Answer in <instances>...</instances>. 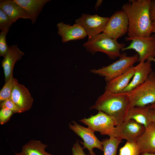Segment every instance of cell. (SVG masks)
I'll return each instance as SVG.
<instances>
[{
  "label": "cell",
  "mask_w": 155,
  "mask_h": 155,
  "mask_svg": "<svg viewBox=\"0 0 155 155\" xmlns=\"http://www.w3.org/2000/svg\"><path fill=\"white\" fill-rule=\"evenodd\" d=\"M148 106L150 109H155V102L148 105Z\"/></svg>",
  "instance_id": "obj_34"
},
{
  "label": "cell",
  "mask_w": 155,
  "mask_h": 155,
  "mask_svg": "<svg viewBox=\"0 0 155 155\" xmlns=\"http://www.w3.org/2000/svg\"><path fill=\"white\" fill-rule=\"evenodd\" d=\"M79 121L94 131L99 132L101 135L115 137V122L113 118L103 112L98 111L95 115H91L88 118H85Z\"/></svg>",
  "instance_id": "obj_6"
},
{
  "label": "cell",
  "mask_w": 155,
  "mask_h": 155,
  "mask_svg": "<svg viewBox=\"0 0 155 155\" xmlns=\"http://www.w3.org/2000/svg\"><path fill=\"white\" fill-rule=\"evenodd\" d=\"M138 54L128 56L126 53H123L121 54L119 59L115 62L98 69H92L90 71L104 77L107 83L133 66L135 63L138 61Z\"/></svg>",
  "instance_id": "obj_5"
},
{
  "label": "cell",
  "mask_w": 155,
  "mask_h": 155,
  "mask_svg": "<svg viewBox=\"0 0 155 155\" xmlns=\"http://www.w3.org/2000/svg\"><path fill=\"white\" fill-rule=\"evenodd\" d=\"M24 54L18 48L17 44L9 46V51L1 62L5 82L13 75V68L16 63L21 59Z\"/></svg>",
  "instance_id": "obj_14"
},
{
  "label": "cell",
  "mask_w": 155,
  "mask_h": 155,
  "mask_svg": "<svg viewBox=\"0 0 155 155\" xmlns=\"http://www.w3.org/2000/svg\"><path fill=\"white\" fill-rule=\"evenodd\" d=\"M133 106L127 92L115 93L105 90L90 109H95L106 114L113 119L117 126L126 120Z\"/></svg>",
  "instance_id": "obj_2"
},
{
  "label": "cell",
  "mask_w": 155,
  "mask_h": 155,
  "mask_svg": "<svg viewBox=\"0 0 155 155\" xmlns=\"http://www.w3.org/2000/svg\"><path fill=\"white\" fill-rule=\"evenodd\" d=\"M135 72L132 80L122 92H128L143 83L152 71L151 62H140L134 67Z\"/></svg>",
  "instance_id": "obj_15"
},
{
  "label": "cell",
  "mask_w": 155,
  "mask_h": 155,
  "mask_svg": "<svg viewBox=\"0 0 155 155\" xmlns=\"http://www.w3.org/2000/svg\"><path fill=\"white\" fill-rule=\"evenodd\" d=\"M72 151V155H91L86 154L78 140L73 144Z\"/></svg>",
  "instance_id": "obj_29"
},
{
  "label": "cell",
  "mask_w": 155,
  "mask_h": 155,
  "mask_svg": "<svg viewBox=\"0 0 155 155\" xmlns=\"http://www.w3.org/2000/svg\"><path fill=\"white\" fill-rule=\"evenodd\" d=\"M147 60L151 62L152 61H154L155 63V58L153 56L150 57L147 59Z\"/></svg>",
  "instance_id": "obj_35"
},
{
  "label": "cell",
  "mask_w": 155,
  "mask_h": 155,
  "mask_svg": "<svg viewBox=\"0 0 155 155\" xmlns=\"http://www.w3.org/2000/svg\"><path fill=\"white\" fill-rule=\"evenodd\" d=\"M20 6L30 17L32 24L36 19L45 5L50 0H14Z\"/></svg>",
  "instance_id": "obj_19"
},
{
  "label": "cell",
  "mask_w": 155,
  "mask_h": 155,
  "mask_svg": "<svg viewBox=\"0 0 155 155\" xmlns=\"http://www.w3.org/2000/svg\"><path fill=\"white\" fill-rule=\"evenodd\" d=\"M140 155H155V153L142 152L140 154Z\"/></svg>",
  "instance_id": "obj_36"
},
{
  "label": "cell",
  "mask_w": 155,
  "mask_h": 155,
  "mask_svg": "<svg viewBox=\"0 0 155 155\" xmlns=\"http://www.w3.org/2000/svg\"><path fill=\"white\" fill-rule=\"evenodd\" d=\"M129 45L123 48L121 51L129 50H135L139 55L138 61L145 62L150 57H154L155 51V34L150 36L132 39Z\"/></svg>",
  "instance_id": "obj_9"
},
{
  "label": "cell",
  "mask_w": 155,
  "mask_h": 155,
  "mask_svg": "<svg viewBox=\"0 0 155 155\" xmlns=\"http://www.w3.org/2000/svg\"><path fill=\"white\" fill-rule=\"evenodd\" d=\"M13 23L4 12L0 9V30L8 33Z\"/></svg>",
  "instance_id": "obj_25"
},
{
  "label": "cell",
  "mask_w": 155,
  "mask_h": 155,
  "mask_svg": "<svg viewBox=\"0 0 155 155\" xmlns=\"http://www.w3.org/2000/svg\"><path fill=\"white\" fill-rule=\"evenodd\" d=\"M141 153H155V123L152 122L137 141Z\"/></svg>",
  "instance_id": "obj_17"
},
{
  "label": "cell",
  "mask_w": 155,
  "mask_h": 155,
  "mask_svg": "<svg viewBox=\"0 0 155 155\" xmlns=\"http://www.w3.org/2000/svg\"><path fill=\"white\" fill-rule=\"evenodd\" d=\"M141 151L137 142H127L119 149V155H140Z\"/></svg>",
  "instance_id": "obj_24"
},
{
  "label": "cell",
  "mask_w": 155,
  "mask_h": 155,
  "mask_svg": "<svg viewBox=\"0 0 155 155\" xmlns=\"http://www.w3.org/2000/svg\"><path fill=\"white\" fill-rule=\"evenodd\" d=\"M152 33H155V21L152 22ZM154 57H155V51H154Z\"/></svg>",
  "instance_id": "obj_33"
},
{
  "label": "cell",
  "mask_w": 155,
  "mask_h": 155,
  "mask_svg": "<svg viewBox=\"0 0 155 155\" xmlns=\"http://www.w3.org/2000/svg\"><path fill=\"white\" fill-rule=\"evenodd\" d=\"M150 112L152 122L155 123V109H150Z\"/></svg>",
  "instance_id": "obj_31"
},
{
  "label": "cell",
  "mask_w": 155,
  "mask_h": 155,
  "mask_svg": "<svg viewBox=\"0 0 155 155\" xmlns=\"http://www.w3.org/2000/svg\"><path fill=\"white\" fill-rule=\"evenodd\" d=\"M129 1L122 7L128 20V37L125 38L126 40L150 36L152 29L149 12L151 0Z\"/></svg>",
  "instance_id": "obj_1"
},
{
  "label": "cell",
  "mask_w": 155,
  "mask_h": 155,
  "mask_svg": "<svg viewBox=\"0 0 155 155\" xmlns=\"http://www.w3.org/2000/svg\"><path fill=\"white\" fill-rule=\"evenodd\" d=\"M134 67L133 65L132 66L123 73L107 82L105 90L115 93L122 92L128 86L133 76Z\"/></svg>",
  "instance_id": "obj_16"
},
{
  "label": "cell",
  "mask_w": 155,
  "mask_h": 155,
  "mask_svg": "<svg viewBox=\"0 0 155 155\" xmlns=\"http://www.w3.org/2000/svg\"><path fill=\"white\" fill-rule=\"evenodd\" d=\"M145 129L144 125L130 119L115 126V137L121 140L125 139L131 142H136Z\"/></svg>",
  "instance_id": "obj_11"
},
{
  "label": "cell",
  "mask_w": 155,
  "mask_h": 155,
  "mask_svg": "<svg viewBox=\"0 0 155 155\" xmlns=\"http://www.w3.org/2000/svg\"><path fill=\"white\" fill-rule=\"evenodd\" d=\"M102 2V0H98L96 2V3L95 4V8L96 9V10H97L98 7L99 6H100Z\"/></svg>",
  "instance_id": "obj_32"
},
{
  "label": "cell",
  "mask_w": 155,
  "mask_h": 155,
  "mask_svg": "<svg viewBox=\"0 0 155 155\" xmlns=\"http://www.w3.org/2000/svg\"><path fill=\"white\" fill-rule=\"evenodd\" d=\"M7 32H1L0 33V56L4 57L9 51L6 37Z\"/></svg>",
  "instance_id": "obj_27"
},
{
  "label": "cell",
  "mask_w": 155,
  "mask_h": 155,
  "mask_svg": "<svg viewBox=\"0 0 155 155\" xmlns=\"http://www.w3.org/2000/svg\"><path fill=\"white\" fill-rule=\"evenodd\" d=\"M150 15L152 22L155 21V0H151L150 8Z\"/></svg>",
  "instance_id": "obj_30"
},
{
  "label": "cell",
  "mask_w": 155,
  "mask_h": 155,
  "mask_svg": "<svg viewBox=\"0 0 155 155\" xmlns=\"http://www.w3.org/2000/svg\"><path fill=\"white\" fill-rule=\"evenodd\" d=\"M128 24L126 13L122 9L117 11L109 18L102 33L117 40L128 32Z\"/></svg>",
  "instance_id": "obj_7"
},
{
  "label": "cell",
  "mask_w": 155,
  "mask_h": 155,
  "mask_svg": "<svg viewBox=\"0 0 155 155\" xmlns=\"http://www.w3.org/2000/svg\"><path fill=\"white\" fill-rule=\"evenodd\" d=\"M132 119L143 125L145 128L152 122L148 106H133L130 111L126 120Z\"/></svg>",
  "instance_id": "obj_20"
},
{
  "label": "cell",
  "mask_w": 155,
  "mask_h": 155,
  "mask_svg": "<svg viewBox=\"0 0 155 155\" xmlns=\"http://www.w3.org/2000/svg\"><path fill=\"white\" fill-rule=\"evenodd\" d=\"M13 113L8 108H1L0 111V123L2 125L7 122Z\"/></svg>",
  "instance_id": "obj_28"
},
{
  "label": "cell",
  "mask_w": 155,
  "mask_h": 155,
  "mask_svg": "<svg viewBox=\"0 0 155 155\" xmlns=\"http://www.w3.org/2000/svg\"><path fill=\"white\" fill-rule=\"evenodd\" d=\"M47 146L40 140H32L22 146L20 153L22 155H53L45 151Z\"/></svg>",
  "instance_id": "obj_21"
},
{
  "label": "cell",
  "mask_w": 155,
  "mask_h": 155,
  "mask_svg": "<svg viewBox=\"0 0 155 155\" xmlns=\"http://www.w3.org/2000/svg\"><path fill=\"white\" fill-rule=\"evenodd\" d=\"M10 98L23 112L31 108L34 100L28 89L16 79Z\"/></svg>",
  "instance_id": "obj_12"
},
{
  "label": "cell",
  "mask_w": 155,
  "mask_h": 155,
  "mask_svg": "<svg viewBox=\"0 0 155 155\" xmlns=\"http://www.w3.org/2000/svg\"><path fill=\"white\" fill-rule=\"evenodd\" d=\"M0 107L1 108H8L13 113L23 112L21 109L16 105L10 98L0 102Z\"/></svg>",
  "instance_id": "obj_26"
},
{
  "label": "cell",
  "mask_w": 155,
  "mask_h": 155,
  "mask_svg": "<svg viewBox=\"0 0 155 155\" xmlns=\"http://www.w3.org/2000/svg\"><path fill=\"white\" fill-rule=\"evenodd\" d=\"M71 122L73 124L69 123V127L83 140V142L80 141L83 146V149L87 148L91 155H96L93 150L94 148L103 151L102 142L96 136L94 133L95 131L89 127H86L78 124L75 121Z\"/></svg>",
  "instance_id": "obj_10"
},
{
  "label": "cell",
  "mask_w": 155,
  "mask_h": 155,
  "mask_svg": "<svg viewBox=\"0 0 155 155\" xmlns=\"http://www.w3.org/2000/svg\"><path fill=\"white\" fill-rule=\"evenodd\" d=\"M58 34L61 37V41L64 43L71 40L84 38L87 36L86 32L80 24L75 23L71 26L61 22L57 25Z\"/></svg>",
  "instance_id": "obj_13"
},
{
  "label": "cell",
  "mask_w": 155,
  "mask_h": 155,
  "mask_svg": "<svg viewBox=\"0 0 155 155\" xmlns=\"http://www.w3.org/2000/svg\"><path fill=\"white\" fill-rule=\"evenodd\" d=\"M83 46L88 52L94 54L100 52L106 54L109 57L114 59L119 57L120 51L125 47V44L120 43L103 33H100L88 40Z\"/></svg>",
  "instance_id": "obj_3"
},
{
  "label": "cell",
  "mask_w": 155,
  "mask_h": 155,
  "mask_svg": "<svg viewBox=\"0 0 155 155\" xmlns=\"http://www.w3.org/2000/svg\"><path fill=\"white\" fill-rule=\"evenodd\" d=\"M109 17H102L97 14L83 13L75 21V23L82 26L85 30L88 40L103 32Z\"/></svg>",
  "instance_id": "obj_8"
},
{
  "label": "cell",
  "mask_w": 155,
  "mask_h": 155,
  "mask_svg": "<svg viewBox=\"0 0 155 155\" xmlns=\"http://www.w3.org/2000/svg\"><path fill=\"white\" fill-rule=\"evenodd\" d=\"M0 9L7 16L13 23L20 18L30 19L23 8L14 0H0Z\"/></svg>",
  "instance_id": "obj_18"
},
{
  "label": "cell",
  "mask_w": 155,
  "mask_h": 155,
  "mask_svg": "<svg viewBox=\"0 0 155 155\" xmlns=\"http://www.w3.org/2000/svg\"><path fill=\"white\" fill-rule=\"evenodd\" d=\"M121 141V139L115 137L103 140V155H117V148Z\"/></svg>",
  "instance_id": "obj_22"
},
{
  "label": "cell",
  "mask_w": 155,
  "mask_h": 155,
  "mask_svg": "<svg viewBox=\"0 0 155 155\" xmlns=\"http://www.w3.org/2000/svg\"><path fill=\"white\" fill-rule=\"evenodd\" d=\"M15 155H22V154H21L20 153H16Z\"/></svg>",
  "instance_id": "obj_37"
},
{
  "label": "cell",
  "mask_w": 155,
  "mask_h": 155,
  "mask_svg": "<svg viewBox=\"0 0 155 155\" xmlns=\"http://www.w3.org/2000/svg\"><path fill=\"white\" fill-rule=\"evenodd\" d=\"M155 73L152 71L142 84L127 92L133 106H145L155 102Z\"/></svg>",
  "instance_id": "obj_4"
},
{
  "label": "cell",
  "mask_w": 155,
  "mask_h": 155,
  "mask_svg": "<svg viewBox=\"0 0 155 155\" xmlns=\"http://www.w3.org/2000/svg\"><path fill=\"white\" fill-rule=\"evenodd\" d=\"M16 78L13 75L6 82L0 91V102L3 101L10 98L14 85Z\"/></svg>",
  "instance_id": "obj_23"
}]
</instances>
